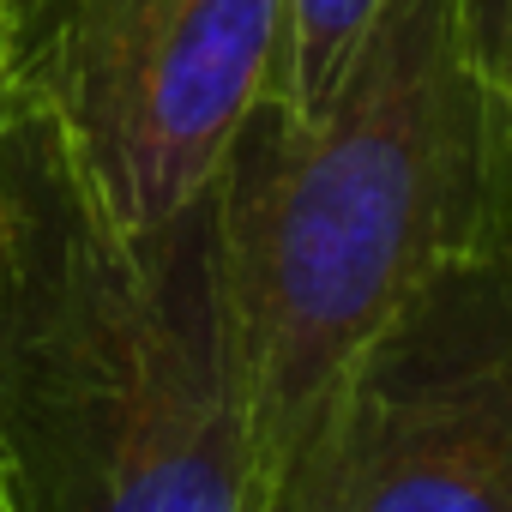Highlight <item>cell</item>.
I'll use <instances>...</instances> for the list:
<instances>
[{
	"mask_svg": "<svg viewBox=\"0 0 512 512\" xmlns=\"http://www.w3.org/2000/svg\"><path fill=\"white\" fill-rule=\"evenodd\" d=\"M482 79H488V139H494V229L512 247V49Z\"/></svg>",
	"mask_w": 512,
	"mask_h": 512,
	"instance_id": "8992f818",
	"label": "cell"
},
{
	"mask_svg": "<svg viewBox=\"0 0 512 512\" xmlns=\"http://www.w3.org/2000/svg\"><path fill=\"white\" fill-rule=\"evenodd\" d=\"M13 121V85H7V55H0V127Z\"/></svg>",
	"mask_w": 512,
	"mask_h": 512,
	"instance_id": "ba28073f",
	"label": "cell"
},
{
	"mask_svg": "<svg viewBox=\"0 0 512 512\" xmlns=\"http://www.w3.org/2000/svg\"><path fill=\"white\" fill-rule=\"evenodd\" d=\"M470 7V37H476V61L482 73L512 49V0H464Z\"/></svg>",
	"mask_w": 512,
	"mask_h": 512,
	"instance_id": "52a82bcc",
	"label": "cell"
},
{
	"mask_svg": "<svg viewBox=\"0 0 512 512\" xmlns=\"http://www.w3.org/2000/svg\"><path fill=\"white\" fill-rule=\"evenodd\" d=\"M0 476L19 512H260L217 181L121 229L25 109L0 127Z\"/></svg>",
	"mask_w": 512,
	"mask_h": 512,
	"instance_id": "7a4b0ae2",
	"label": "cell"
},
{
	"mask_svg": "<svg viewBox=\"0 0 512 512\" xmlns=\"http://www.w3.org/2000/svg\"><path fill=\"white\" fill-rule=\"evenodd\" d=\"M374 13H380V0H290V31H284V67L272 85V109H284V115L320 109Z\"/></svg>",
	"mask_w": 512,
	"mask_h": 512,
	"instance_id": "5b68a950",
	"label": "cell"
},
{
	"mask_svg": "<svg viewBox=\"0 0 512 512\" xmlns=\"http://www.w3.org/2000/svg\"><path fill=\"white\" fill-rule=\"evenodd\" d=\"M223 284L272 500L362 344L494 223L488 79L464 0H380L320 109H260L217 169Z\"/></svg>",
	"mask_w": 512,
	"mask_h": 512,
	"instance_id": "6da1fadb",
	"label": "cell"
},
{
	"mask_svg": "<svg viewBox=\"0 0 512 512\" xmlns=\"http://www.w3.org/2000/svg\"><path fill=\"white\" fill-rule=\"evenodd\" d=\"M290 0H0L13 109L121 229L193 205L272 103Z\"/></svg>",
	"mask_w": 512,
	"mask_h": 512,
	"instance_id": "3957f363",
	"label": "cell"
},
{
	"mask_svg": "<svg viewBox=\"0 0 512 512\" xmlns=\"http://www.w3.org/2000/svg\"><path fill=\"white\" fill-rule=\"evenodd\" d=\"M266 512H512V247L494 223L338 374Z\"/></svg>",
	"mask_w": 512,
	"mask_h": 512,
	"instance_id": "277c9868",
	"label": "cell"
},
{
	"mask_svg": "<svg viewBox=\"0 0 512 512\" xmlns=\"http://www.w3.org/2000/svg\"><path fill=\"white\" fill-rule=\"evenodd\" d=\"M0 512H19V506H13V494H7V476H0Z\"/></svg>",
	"mask_w": 512,
	"mask_h": 512,
	"instance_id": "9c48e42d",
	"label": "cell"
}]
</instances>
